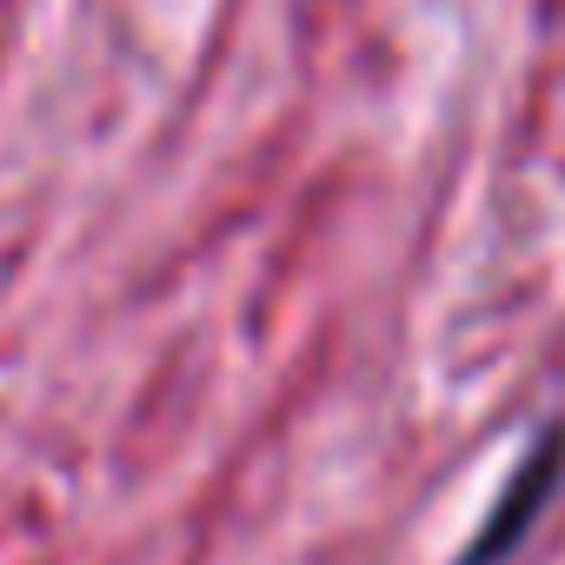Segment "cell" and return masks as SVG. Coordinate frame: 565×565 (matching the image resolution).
I'll use <instances>...</instances> for the list:
<instances>
[{"label":"cell","instance_id":"obj_1","mask_svg":"<svg viewBox=\"0 0 565 565\" xmlns=\"http://www.w3.org/2000/svg\"><path fill=\"white\" fill-rule=\"evenodd\" d=\"M558 479V439H545L525 466H519V479H512V492L499 499V519L486 525V539H472L466 545V558L459 565H486V558H499L519 532H525V512H539V499H545V486Z\"/></svg>","mask_w":565,"mask_h":565}]
</instances>
